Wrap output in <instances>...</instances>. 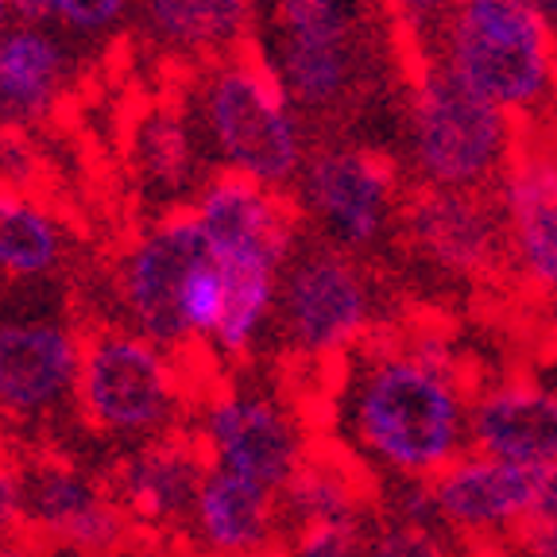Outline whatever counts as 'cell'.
<instances>
[{"label": "cell", "mask_w": 557, "mask_h": 557, "mask_svg": "<svg viewBox=\"0 0 557 557\" xmlns=\"http://www.w3.org/2000/svg\"><path fill=\"white\" fill-rule=\"evenodd\" d=\"M461 352L422 330L403 345L360 348L341 410L360 457L399 480H434L469 453V392Z\"/></svg>", "instance_id": "obj_1"}, {"label": "cell", "mask_w": 557, "mask_h": 557, "mask_svg": "<svg viewBox=\"0 0 557 557\" xmlns=\"http://www.w3.org/2000/svg\"><path fill=\"white\" fill-rule=\"evenodd\" d=\"M430 54L511 121L546 113L557 97V35L539 0H457Z\"/></svg>", "instance_id": "obj_2"}, {"label": "cell", "mask_w": 557, "mask_h": 557, "mask_svg": "<svg viewBox=\"0 0 557 557\" xmlns=\"http://www.w3.org/2000/svg\"><path fill=\"white\" fill-rule=\"evenodd\" d=\"M194 121L221 171L268 190L298 183L310 159L302 113L260 54L236 51L213 62L194 89Z\"/></svg>", "instance_id": "obj_3"}, {"label": "cell", "mask_w": 557, "mask_h": 557, "mask_svg": "<svg viewBox=\"0 0 557 557\" xmlns=\"http://www.w3.org/2000/svg\"><path fill=\"white\" fill-rule=\"evenodd\" d=\"M407 163L430 190L484 194L515 159V121L426 54L407 89Z\"/></svg>", "instance_id": "obj_4"}, {"label": "cell", "mask_w": 557, "mask_h": 557, "mask_svg": "<svg viewBox=\"0 0 557 557\" xmlns=\"http://www.w3.org/2000/svg\"><path fill=\"white\" fill-rule=\"evenodd\" d=\"M78 407L94 430L128 442L171 434L183 407V380L174 352L128 325L86 337L78 375Z\"/></svg>", "instance_id": "obj_5"}, {"label": "cell", "mask_w": 557, "mask_h": 557, "mask_svg": "<svg viewBox=\"0 0 557 557\" xmlns=\"http://www.w3.org/2000/svg\"><path fill=\"white\" fill-rule=\"evenodd\" d=\"M375 298L360 263L337 248H306L283 271L275 322L306 360L360 352L372 330Z\"/></svg>", "instance_id": "obj_6"}, {"label": "cell", "mask_w": 557, "mask_h": 557, "mask_svg": "<svg viewBox=\"0 0 557 557\" xmlns=\"http://www.w3.org/2000/svg\"><path fill=\"white\" fill-rule=\"evenodd\" d=\"M395 166L368 148H322L298 174V206L318 221L330 248L368 252L395 218Z\"/></svg>", "instance_id": "obj_7"}, {"label": "cell", "mask_w": 557, "mask_h": 557, "mask_svg": "<svg viewBox=\"0 0 557 557\" xmlns=\"http://www.w3.org/2000/svg\"><path fill=\"white\" fill-rule=\"evenodd\" d=\"M82 352L86 341L59 313H0V418L35 426L78 403Z\"/></svg>", "instance_id": "obj_8"}, {"label": "cell", "mask_w": 557, "mask_h": 557, "mask_svg": "<svg viewBox=\"0 0 557 557\" xmlns=\"http://www.w3.org/2000/svg\"><path fill=\"white\" fill-rule=\"evenodd\" d=\"M206 256L209 244L190 209H166L156 225L144 228L116 268V295L128 330L144 333L171 352L183 348L190 337L178 318V295Z\"/></svg>", "instance_id": "obj_9"}, {"label": "cell", "mask_w": 557, "mask_h": 557, "mask_svg": "<svg viewBox=\"0 0 557 557\" xmlns=\"http://www.w3.org/2000/svg\"><path fill=\"white\" fill-rule=\"evenodd\" d=\"M190 213L218 263H268L287 271L298 252V213L283 190L218 171L194 194Z\"/></svg>", "instance_id": "obj_10"}, {"label": "cell", "mask_w": 557, "mask_h": 557, "mask_svg": "<svg viewBox=\"0 0 557 557\" xmlns=\"http://www.w3.org/2000/svg\"><path fill=\"white\" fill-rule=\"evenodd\" d=\"M198 437L209 453V465L240 472L271 487L275 496L310 457L295 414L263 392L213 395L201 410Z\"/></svg>", "instance_id": "obj_11"}, {"label": "cell", "mask_w": 557, "mask_h": 557, "mask_svg": "<svg viewBox=\"0 0 557 557\" xmlns=\"http://www.w3.org/2000/svg\"><path fill=\"white\" fill-rule=\"evenodd\" d=\"M399 233L418 260L453 278L487 275L507 252L504 218L487 194L418 186L399 209Z\"/></svg>", "instance_id": "obj_12"}, {"label": "cell", "mask_w": 557, "mask_h": 557, "mask_svg": "<svg viewBox=\"0 0 557 557\" xmlns=\"http://www.w3.org/2000/svg\"><path fill=\"white\" fill-rule=\"evenodd\" d=\"M539 476L522 465L492 461L484 453H465L430 480L437 522L461 534H522L539 511Z\"/></svg>", "instance_id": "obj_13"}, {"label": "cell", "mask_w": 557, "mask_h": 557, "mask_svg": "<svg viewBox=\"0 0 557 557\" xmlns=\"http://www.w3.org/2000/svg\"><path fill=\"white\" fill-rule=\"evenodd\" d=\"M27 480V522L66 554H109L124 542L128 511L97 480L70 465H35Z\"/></svg>", "instance_id": "obj_14"}, {"label": "cell", "mask_w": 557, "mask_h": 557, "mask_svg": "<svg viewBox=\"0 0 557 557\" xmlns=\"http://www.w3.org/2000/svg\"><path fill=\"white\" fill-rule=\"evenodd\" d=\"M469 449L534 472L549 469L557 461V387L504 380L472 395Z\"/></svg>", "instance_id": "obj_15"}, {"label": "cell", "mask_w": 557, "mask_h": 557, "mask_svg": "<svg viewBox=\"0 0 557 557\" xmlns=\"http://www.w3.org/2000/svg\"><path fill=\"white\" fill-rule=\"evenodd\" d=\"M507 252L534 287L557 290V148L515 151L496 183Z\"/></svg>", "instance_id": "obj_16"}, {"label": "cell", "mask_w": 557, "mask_h": 557, "mask_svg": "<svg viewBox=\"0 0 557 557\" xmlns=\"http://www.w3.org/2000/svg\"><path fill=\"white\" fill-rule=\"evenodd\" d=\"M213 469L201 437L194 434H163L144 442L124 457L116 472V499L128 519L166 527V522L190 519L201 480Z\"/></svg>", "instance_id": "obj_17"}, {"label": "cell", "mask_w": 557, "mask_h": 557, "mask_svg": "<svg viewBox=\"0 0 557 557\" xmlns=\"http://www.w3.org/2000/svg\"><path fill=\"white\" fill-rule=\"evenodd\" d=\"M278 496L271 487L240 476V472L213 469L201 480L194 499L190 527L198 542L218 557H256L275 542Z\"/></svg>", "instance_id": "obj_18"}, {"label": "cell", "mask_w": 557, "mask_h": 557, "mask_svg": "<svg viewBox=\"0 0 557 557\" xmlns=\"http://www.w3.org/2000/svg\"><path fill=\"white\" fill-rule=\"evenodd\" d=\"M70 86V51L47 27L16 24L0 39V128H27L59 109Z\"/></svg>", "instance_id": "obj_19"}, {"label": "cell", "mask_w": 557, "mask_h": 557, "mask_svg": "<svg viewBox=\"0 0 557 557\" xmlns=\"http://www.w3.org/2000/svg\"><path fill=\"white\" fill-rule=\"evenodd\" d=\"M144 27L163 51L183 59H228L240 51L260 0H139Z\"/></svg>", "instance_id": "obj_20"}, {"label": "cell", "mask_w": 557, "mask_h": 557, "mask_svg": "<svg viewBox=\"0 0 557 557\" xmlns=\"http://www.w3.org/2000/svg\"><path fill=\"white\" fill-rule=\"evenodd\" d=\"M201 151L206 144H201L198 121L186 109L151 104L148 113L132 124V166L151 201L174 206L186 194H198Z\"/></svg>", "instance_id": "obj_21"}, {"label": "cell", "mask_w": 557, "mask_h": 557, "mask_svg": "<svg viewBox=\"0 0 557 557\" xmlns=\"http://www.w3.org/2000/svg\"><path fill=\"white\" fill-rule=\"evenodd\" d=\"M268 66L298 113H337L357 94L364 74V44H268Z\"/></svg>", "instance_id": "obj_22"}, {"label": "cell", "mask_w": 557, "mask_h": 557, "mask_svg": "<svg viewBox=\"0 0 557 557\" xmlns=\"http://www.w3.org/2000/svg\"><path fill=\"white\" fill-rule=\"evenodd\" d=\"M66 256L62 221L39 198L0 186V275L20 283L47 278Z\"/></svg>", "instance_id": "obj_23"}, {"label": "cell", "mask_w": 557, "mask_h": 557, "mask_svg": "<svg viewBox=\"0 0 557 557\" xmlns=\"http://www.w3.org/2000/svg\"><path fill=\"white\" fill-rule=\"evenodd\" d=\"M278 519L290 531L318 522H364V492L357 472L337 457H306L278 487Z\"/></svg>", "instance_id": "obj_24"}, {"label": "cell", "mask_w": 557, "mask_h": 557, "mask_svg": "<svg viewBox=\"0 0 557 557\" xmlns=\"http://www.w3.org/2000/svg\"><path fill=\"white\" fill-rule=\"evenodd\" d=\"M225 271V318L218 325V337L209 345L218 348L221 357H248L256 341L268 333V325L278 313V283L283 271L268 268V263H221Z\"/></svg>", "instance_id": "obj_25"}, {"label": "cell", "mask_w": 557, "mask_h": 557, "mask_svg": "<svg viewBox=\"0 0 557 557\" xmlns=\"http://www.w3.org/2000/svg\"><path fill=\"white\" fill-rule=\"evenodd\" d=\"M368 0H268L271 44H352Z\"/></svg>", "instance_id": "obj_26"}, {"label": "cell", "mask_w": 557, "mask_h": 557, "mask_svg": "<svg viewBox=\"0 0 557 557\" xmlns=\"http://www.w3.org/2000/svg\"><path fill=\"white\" fill-rule=\"evenodd\" d=\"M225 271L213 260V252L190 271V278L183 283V295H178V318H183V330L190 341H213L218 337V325L225 318Z\"/></svg>", "instance_id": "obj_27"}, {"label": "cell", "mask_w": 557, "mask_h": 557, "mask_svg": "<svg viewBox=\"0 0 557 557\" xmlns=\"http://www.w3.org/2000/svg\"><path fill=\"white\" fill-rule=\"evenodd\" d=\"M368 534L364 522H318L302 527L290 539L287 557H364Z\"/></svg>", "instance_id": "obj_28"}, {"label": "cell", "mask_w": 557, "mask_h": 557, "mask_svg": "<svg viewBox=\"0 0 557 557\" xmlns=\"http://www.w3.org/2000/svg\"><path fill=\"white\" fill-rule=\"evenodd\" d=\"M364 557H453V549L434 527H410V522L392 519L375 527Z\"/></svg>", "instance_id": "obj_29"}, {"label": "cell", "mask_w": 557, "mask_h": 557, "mask_svg": "<svg viewBox=\"0 0 557 557\" xmlns=\"http://www.w3.org/2000/svg\"><path fill=\"white\" fill-rule=\"evenodd\" d=\"M39 166L44 159L27 128H0V186L32 194V186L39 183Z\"/></svg>", "instance_id": "obj_30"}, {"label": "cell", "mask_w": 557, "mask_h": 557, "mask_svg": "<svg viewBox=\"0 0 557 557\" xmlns=\"http://www.w3.org/2000/svg\"><path fill=\"white\" fill-rule=\"evenodd\" d=\"M128 12V0H51V24L70 35H101Z\"/></svg>", "instance_id": "obj_31"}, {"label": "cell", "mask_w": 557, "mask_h": 557, "mask_svg": "<svg viewBox=\"0 0 557 557\" xmlns=\"http://www.w3.org/2000/svg\"><path fill=\"white\" fill-rule=\"evenodd\" d=\"M27 522V480L9 457H0V542Z\"/></svg>", "instance_id": "obj_32"}, {"label": "cell", "mask_w": 557, "mask_h": 557, "mask_svg": "<svg viewBox=\"0 0 557 557\" xmlns=\"http://www.w3.org/2000/svg\"><path fill=\"white\" fill-rule=\"evenodd\" d=\"M453 4H457V0H387V9L395 12V20H399L403 27H410V32H418V35H430V39L437 35V27L449 16Z\"/></svg>", "instance_id": "obj_33"}, {"label": "cell", "mask_w": 557, "mask_h": 557, "mask_svg": "<svg viewBox=\"0 0 557 557\" xmlns=\"http://www.w3.org/2000/svg\"><path fill=\"white\" fill-rule=\"evenodd\" d=\"M519 546L534 557H557V519L554 522L534 519L531 527L519 534Z\"/></svg>", "instance_id": "obj_34"}, {"label": "cell", "mask_w": 557, "mask_h": 557, "mask_svg": "<svg viewBox=\"0 0 557 557\" xmlns=\"http://www.w3.org/2000/svg\"><path fill=\"white\" fill-rule=\"evenodd\" d=\"M534 519H546V522L557 519V461L549 469H542L539 476V511H534Z\"/></svg>", "instance_id": "obj_35"}, {"label": "cell", "mask_w": 557, "mask_h": 557, "mask_svg": "<svg viewBox=\"0 0 557 557\" xmlns=\"http://www.w3.org/2000/svg\"><path fill=\"white\" fill-rule=\"evenodd\" d=\"M16 20L20 24L47 27L51 24V0H16Z\"/></svg>", "instance_id": "obj_36"}, {"label": "cell", "mask_w": 557, "mask_h": 557, "mask_svg": "<svg viewBox=\"0 0 557 557\" xmlns=\"http://www.w3.org/2000/svg\"><path fill=\"white\" fill-rule=\"evenodd\" d=\"M20 20H16V0H0V39L16 27Z\"/></svg>", "instance_id": "obj_37"}, {"label": "cell", "mask_w": 557, "mask_h": 557, "mask_svg": "<svg viewBox=\"0 0 557 557\" xmlns=\"http://www.w3.org/2000/svg\"><path fill=\"white\" fill-rule=\"evenodd\" d=\"M539 4H542V12H546L549 27H554V35H557V0H539Z\"/></svg>", "instance_id": "obj_38"}, {"label": "cell", "mask_w": 557, "mask_h": 557, "mask_svg": "<svg viewBox=\"0 0 557 557\" xmlns=\"http://www.w3.org/2000/svg\"><path fill=\"white\" fill-rule=\"evenodd\" d=\"M0 557H27L24 549H16L12 542H0Z\"/></svg>", "instance_id": "obj_39"}, {"label": "cell", "mask_w": 557, "mask_h": 557, "mask_svg": "<svg viewBox=\"0 0 557 557\" xmlns=\"http://www.w3.org/2000/svg\"><path fill=\"white\" fill-rule=\"evenodd\" d=\"M504 557H534V554H527V549H522V546H515L511 554H504Z\"/></svg>", "instance_id": "obj_40"}]
</instances>
